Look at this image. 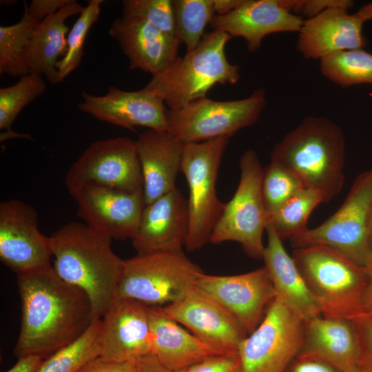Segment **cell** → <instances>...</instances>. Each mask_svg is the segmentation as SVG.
Wrapping results in <instances>:
<instances>
[{
  "instance_id": "1",
  "label": "cell",
  "mask_w": 372,
  "mask_h": 372,
  "mask_svg": "<svg viewBox=\"0 0 372 372\" xmlns=\"http://www.w3.org/2000/svg\"><path fill=\"white\" fill-rule=\"evenodd\" d=\"M21 330L13 353L44 358L79 338L94 320L87 295L51 265L17 275Z\"/></svg>"
},
{
  "instance_id": "2",
  "label": "cell",
  "mask_w": 372,
  "mask_h": 372,
  "mask_svg": "<svg viewBox=\"0 0 372 372\" xmlns=\"http://www.w3.org/2000/svg\"><path fill=\"white\" fill-rule=\"evenodd\" d=\"M49 238L54 271L87 295L94 320L101 319L118 298L123 268L112 239L79 222L63 225Z\"/></svg>"
},
{
  "instance_id": "3",
  "label": "cell",
  "mask_w": 372,
  "mask_h": 372,
  "mask_svg": "<svg viewBox=\"0 0 372 372\" xmlns=\"http://www.w3.org/2000/svg\"><path fill=\"white\" fill-rule=\"evenodd\" d=\"M271 161L282 165L304 188L320 192L329 203L344 186L343 132L327 118L307 116L274 145Z\"/></svg>"
},
{
  "instance_id": "4",
  "label": "cell",
  "mask_w": 372,
  "mask_h": 372,
  "mask_svg": "<svg viewBox=\"0 0 372 372\" xmlns=\"http://www.w3.org/2000/svg\"><path fill=\"white\" fill-rule=\"evenodd\" d=\"M291 256L322 316L353 321L372 313L367 268L324 245L293 249Z\"/></svg>"
},
{
  "instance_id": "5",
  "label": "cell",
  "mask_w": 372,
  "mask_h": 372,
  "mask_svg": "<svg viewBox=\"0 0 372 372\" xmlns=\"http://www.w3.org/2000/svg\"><path fill=\"white\" fill-rule=\"evenodd\" d=\"M231 38L217 30L205 33L194 50L152 76L145 87L161 97L169 110H174L206 97L217 84H236L240 79V68L229 63L225 54V46Z\"/></svg>"
},
{
  "instance_id": "6",
  "label": "cell",
  "mask_w": 372,
  "mask_h": 372,
  "mask_svg": "<svg viewBox=\"0 0 372 372\" xmlns=\"http://www.w3.org/2000/svg\"><path fill=\"white\" fill-rule=\"evenodd\" d=\"M202 273L183 250L137 254L124 260L118 298L165 306L196 286Z\"/></svg>"
},
{
  "instance_id": "7",
  "label": "cell",
  "mask_w": 372,
  "mask_h": 372,
  "mask_svg": "<svg viewBox=\"0 0 372 372\" xmlns=\"http://www.w3.org/2000/svg\"><path fill=\"white\" fill-rule=\"evenodd\" d=\"M372 209V168L360 174L339 209L327 220L291 240L293 249L324 245L368 268L372 262L369 225Z\"/></svg>"
},
{
  "instance_id": "8",
  "label": "cell",
  "mask_w": 372,
  "mask_h": 372,
  "mask_svg": "<svg viewBox=\"0 0 372 372\" xmlns=\"http://www.w3.org/2000/svg\"><path fill=\"white\" fill-rule=\"evenodd\" d=\"M229 137H219L183 146L180 171L189 187V226L185 247L193 251L210 240L225 205L218 198L216 183Z\"/></svg>"
},
{
  "instance_id": "9",
  "label": "cell",
  "mask_w": 372,
  "mask_h": 372,
  "mask_svg": "<svg viewBox=\"0 0 372 372\" xmlns=\"http://www.w3.org/2000/svg\"><path fill=\"white\" fill-rule=\"evenodd\" d=\"M238 187L214 227L209 242L239 243L251 258L262 259L265 246L263 234L269 223L262 195L263 168L257 153L245 151L239 161Z\"/></svg>"
},
{
  "instance_id": "10",
  "label": "cell",
  "mask_w": 372,
  "mask_h": 372,
  "mask_svg": "<svg viewBox=\"0 0 372 372\" xmlns=\"http://www.w3.org/2000/svg\"><path fill=\"white\" fill-rule=\"evenodd\" d=\"M265 106L263 89H258L248 97L239 100L200 98L181 108L168 110V133L183 144L230 138L240 130L253 125Z\"/></svg>"
},
{
  "instance_id": "11",
  "label": "cell",
  "mask_w": 372,
  "mask_h": 372,
  "mask_svg": "<svg viewBox=\"0 0 372 372\" xmlns=\"http://www.w3.org/2000/svg\"><path fill=\"white\" fill-rule=\"evenodd\" d=\"M304 338V321L276 296L238 349L242 372H285L298 355Z\"/></svg>"
},
{
  "instance_id": "12",
  "label": "cell",
  "mask_w": 372,
  "mask_h": 372,
  "mask_svg": "<svg viewBox=\"0 0 372 372\" xmlns=\"http://www.w3.org/2000/svg\"><path fill=\"white\" fill-rule=\"evenodd\" d=\"M65 184L72 196L88 184L128 192L143 191L135 141L118 136L92 143L68 169Z\"/></svg>"
},
{
  "instance_id": "13",
  "label": "cell",
  "mask_w": 372,
  "mask_h": 372,
  "mask_svg": "<svg viewBox=\"0 0 372 372\" xmlns=\"http://www.w3.org/2000/svg\"><path fill=\"white\" fill-rule=\"evenodd\" d=\"M50 238L40 232L38 214L17 199L0 203V259L18 274L50 265Z\"/></svg>"
},
{
  "instance_id": "14",
  "label": "cell",
  "mask_w": 372,
  "mask_h": 372,
  "mask_svg": "<svg viewBox=\"0 0 372 372\" xmlns=\"http://www.w3.org/2000/svg\"><path fill=\"white\" fill-rule=\"evenodd\" d=\"M196 286L225 308L247 335L260 324L276 297L265 266L237 275L216 276L203 272Z\"/></svg>"
},
{
  "instance_id": "15",
  "label": "cell",
  "mask_w": 372,
  "mask_h": 372,
  "mask_svg": "<svg viewBox=\"0 0 372 372\" xmlns=\"http://www.w3.org/2000/svg\"><path fill=\"white\" fill-rule=\"evenodd\" d=\"M206 343L225 353L238 351L247 333L218 302L197 286L176 301L156 307Z\"/></svg>"
},
{
  "instance_id": "16",
  "label": "cell",
  "mask_w": 372,
  "mask_h": 372,
  "mask_svg": "<svg viewBox=\"0 0 372 372\" xmlns=\"http://www.w3.org/2000/svg\"><path fill=\"white\" fill-rule=\"evenodd\" d=\"M72 197L85 225L116 240L133 238L146 206L143 191L128 192L94 184L84 186Z\"/></svg>"
},
{
  "instance_id": "17",
  "label": "cell",
  "mask_w": 372,
  "mask_h": 372,
  "mask_svg": "<svg viewBox=\"0 0 372 372\" xmlns=\"http://www.w3.org/2000/svg\"><path fill=\"white\" fill-rule=\"evenodd\" d=\"M81 97L78 108L99 121L130 130L144 127L169 132L168 110L164 101L145 87L126 91L110 86L104 95L95 96L82 91Z\"/></svg>"
},
{
  "instance_id": "18",
  "label": "cell",
  "mask_w": 372,
  "mask_h": 372,
  "mask_svg": "<svg viewBox=\"0 0 372 372\" xmlns=\"http://www.w3.org/2000/svg\"><path fill=\"white\" fill-rule=\"evenodd\" d=\"M101 319V358L121 362L152 354L149 307L118 298Z\"/></svg>"
},
{
  "instance_id": "19",
  "label": "cell",
  "mask_w": 372,
  "mask_h": 372,
  "mask_svg": "<svg viewBox=\"0 0 372 372\" xmlns=\"http://www.w3.org/2000/svg\"><path fill=\"white\" fill-rule=\"evenodd\" d=\"M342 6L327 8L303 21L296 48L307 59H318L347 50L364 49L365 21L356 12Z\"/></svg>"
},
{
  "instance_id": "20",
  "label": "cell",
  "mask_w": 372,
  "mask_h": 372,
  "mask_svg": "<svg viewBox=\"0 0 372 372\" xmlns=\"http://www.w3.org/2000/svg\"><path fill=\"white\" fill-rule=\"evenodd\" d=\"M189 226L187 200L175 187L145 207L133 247L137 254L183 250Z\"/></svg>"
},
{
  "instance_id": "21",
  "label": "cell",
  "mask_w": 372,
  "mask_h": 372,
  "mask_svg": "<svg viewBox=\"0 0 372 372\" xmlns=\"http://www.w3.org/2000/svg\"><path fill=\"white\" fill-rule=\"evenodd\" d=\"M299 15L287 10L280 0H243L225 15H215L210 25L231 37H242L250 52H256L267 36L298 32L303 23Z\"/></svg>"
},
{
  "instance_id": "22",
  "label": "cell",
  "mask_w": 372,
  "mask_h": 372,
  "mask_svg": "<svg viewBox=\"0 0 372 372\" xmlns=\"http://www.w3.org/2000/svg\"><path fill=\"white\" fill-rule=\"evenodd\" d=\"M109 34L118 43L130 70H141L154 76L178 57L180 43L177 39L145 21L121 16L113 21Z\"/></svg>"
},
{
  "instance_id": "23",
  "label": "cell",
  "mask_w": 372,
  "mask_h": 372,
  "mask_svg": "<svg viewBox=\"0 0 372 372\" xmlns=\"http://www.w3.org/2000/svg\"><path fill=\"white\" fill-rule=\"evenodd\" d=\"M135 142L147 205L176 187L184 144L168 132L149 129L140 134Z\"/></svg>"
},
{
  "instance_id": "24",
  "label": "cell",
  "mask_w": 372,
  "mask_h": 372,
  "mask_svg": "<svg viewBox=\"0 0 372 372\" xmlns=\"http://www.w3.org/2000/svg\"><path fill=\"white\" fill-rule=\"evenodd\" d=\"M297 357L312 359L344 372L358 365L359 349L350 320L315 317L304 322V338Z\"/></svg>"
},
{
  "instance_id": "25",
  "label": "cell",
  "mask_w": 372,
  "mask_h": 372,
  "mask_svg": "<svg viewBox=\"0 0 372 372\" xmlns=\"http://www.w3.org/2000/svg\"><path fill=\"white\" fill-rule=\"evenodd\" d=\"M152 354L170 370L184 371L223 352L149 307Z\"/></svg>"
},
{
  "instance_id": "26",
  "label": "cell",
  "mask_w": 372,
  "mask_h": 372,
  "mask_svg": "<svg viewBox=\"0 0 372 372\" xmlns=\"http://www.w3.org/2000/svg\"><path fill=\"white\" fill-rule=\"evenodd\" d=\"M266 232L267 242L262 259L272 281L276 296L292 311L307 321L320 316L319 306L302 276L271 224Z\"/></svg>"
},
{
  "instance_id": "27",
  "label": "cell",
  "mask_w": 372,
  "mask_h": 372,
  "mask_svg": "<svg viewBox=\"0 0 372 372\" xmlns=\"http://www.w3.org/2000/svg\"><path fill=\"white\" fill-rule=\"evenodd\" d=\"M83 9L75 0L69 2L42 20L33 31L26 48V59L31 73L45 76L53 84L57 83L58 58L67 50L66 34L68 18L80 14Z\"/></svg>"
},
{
  "instance_id": "28",
  "label": "cell",
  "mask_w": 372,
  "mask_h": 372,
  "mask_svg": "<svg viewBox=\"0 0 372 372\" xmlns=\"http://www.w3.org/2000/svg\"><path fill=\"white\" fill-rule=\"evenodd\" d=\"M24 1V12L19 21L0 26V74L12 77L31 73L27 59L26 48L31 35L41 22L28 11Z\"/></svg>"
},
{
  "instance_id": "29",
  "label": "cell",
  "mask_w": 372,
  "mask_h": 372,
  "mask_svg": "<svg viewBox=\"0 0 372 372\" xmlns=\"http://www.w3.org/2000/svg\"><path fill=\"white\" fill-rule=\"evenodd\" d=\"M323 203L320 192L303 188L269 216V224L282 240L291 241L308 229L310 215Z\"/></svg>"
},
{
  "instance_id": "30",
  "label": "cell",
  "mask_w": 372,
  "mask_h": 372,
  "mask_svg": "<svg viewBox=\"0 0 372 372\" xmlns=\"http://www.w3.org/2000/svg\"><path fill=\"white\" fill-rule=\"evenodd\" d=\"M322 74L339 86L372 85V53L364 49L340 52L320 61Z\"/></svg>"
},
{
  "instance_id": "31",
  "label": "cell",
  "mask_w": 372,
  "mask_h": 372,
  "mask_svg": "<svg viewBox=\"0 0 372 372\" xmlns=\"http://www.w3.org/2000/svg\"><path fill=\"white\" fill-rule=\"evenodd\" d=\"M47 85L42 75L30 73L20 77L15 84L0 89L1 141L21 137L11 130V126L22 110L41 96Z\"/></svg>"
},
{
  "instance_id": "32",
  "label": "cell",
  "mask_w": 372,
  "mask_h": 372,
  "mask_svg": "<svg viewBox=\"0 0 372 372\" xmlns=\"http://www.w3.org/2000/svg\"><path fill=\"white\" fill-rule=\"evenodd\" d=\"M172 7L175 37L189 52L199 44L216 15L213 0H172Z\"/></svg>"
},
{
  "instance_id": "33",
  "label": "cell",
  "mask_w": 372,
  "mask_h": 372,
  "mask_svg": "<svg viewBox=\"0 0 372 372\" xmlns=\"http://www.w3.org/2000/svg\"><path fill=\"white\" fill-rule=\"evenodd\" d=\"M101 319L92 322L76 341L43 360L37 372H76L88 360L100 355Z\"/></svg>"
},
{
  "instance_id": "34",
  "label": "cell",
  "mask_w": 372,
  "mask_h": 372,
  "mask_svg": "<svg viewBox=\"0 0 372 372\" xmlns=\"http://www.w3.org/2000/svg\"><path fill=\"white\" fill-rule=\"evenodd\" d=\"M103 1V0L88 1L87 6L83 7L79 18L69 31L66 52L56 65L57 83L63 81L81 65L85 38L91 27L99 19L101 6Z\"/></svg>"
},
{
  "instance_id": "35",
  "label": "cell",
  "mask_w": 372,
  "mask_h": 372,
  "mask_svg": "<svg viewBox=\"0 0 372 372\" xmlns=\"http://www.w3.org/2000/svg\"><path fill=\"white\" fill-rule=\"evenodd\" d=\"M261 187L263 202L269 216L304 188L293 173L274 161H271L263 169Z\"/></svg>"
},
{
  "instance_id": "36",
  "label": "cell",
  "mask_w": 372,
  "mask_h": 372,
  "mask_svg": "<svg viewBox=\"0 0 372 372\" xmlns=\"http://www.w3.org/2000/svg\"><path fill=\"white\" fill-rule=\"evenodd\" d=\"M122 4V17L145 21L176 37L172 0H124Z\"/></svg>"
},
{
  "instance_id": "37",
  "label": "cell",
  "mask_w": 372,
  "mask_h": 372,
  "mask_svg": "<svg viewBox=\"0 0 372 372\" xmlns=\"http://www.w3.org/2000/svg\"><path fill=\"white\" fill-rule=\"evenodd\" d=\"M351 322L358 343V365L372 372V313Z\"/></svg>"
},
{
  "instance_id": "38",
  "label": "cell",
  "mask_w": 372,
  "mask_h": 372,
  "mask_svg": "<svg viewBox=\"0 0 372 372\" xmlns=\"http://www.w3.org/2000/svg\"><path fill=\"white\" fill-rule=\"evenodd\" d=\"M281 4L289 12L308 18L313 17L328 8L342 6L351 9L354 1L351 0H280Z\"/></svg>"
},
{
  "instance_id": "39",
  "label": "cell",
  "mask_w": 372,
  "mask_h": 372,
  "mask_svg": "<svg viewBox=\"0 0 372 372\" xmlns=\"http://www.w3.org/2000/svg\"><path fill=\"white\" fill-rule=\"evenodd\" d=\"M184 372H242L238 351L218 355L198 363Z\"/></svg>"
},
{
  "instance_id": "40",
  "label": "cell",
  "mask_w": 372,
  "mask_h": 372,
  "mask_svg": "<svg viewBox=\"0 0 372 372\" xmlns=\"http://www.w3.org/2000/svg\"><path fill=\"white\" fill-rule=\"evenodd\" d=\"M137 360L110 362L95 357L85 363L76 372H136Z\"/></svg>"
},
{
  "instance_id": "41",
  "label": "cell",
  "mask_w": 372,
  "mask_h": 372,
  "mask_svg": "<svg viewBox=\"0 0 372 372\" xmlns=\"http://www.w3.org/2000/svg\"><path fill=\"white\" fill-rule=\"evenodd\" d=\"M70 0H32L27 5L28 12L41 21L47 17L54 14L66 5Z\"/></svg>"
},
{
  "instance_id": "42",
  "label": "cell",
  "mask_w": 372,
  "mask_h": 372,
  "mask_svg": "<svg viewBox=\"0 0 372 372\" xmlns=\"http://www.w3.org/2000/svg\"><path fill=\"white\" fill-rule=\"evenodd\" d=\"M285 372H342L337 368L320 361L296 357L287 366Z\"/></svg>"
},
{
  "instance_id": "43",
  "label": "cell",
  "mask_w": 372,
  "mask_h": 372,
  "mask_svg": "<svg viewBox=\"0 0 372 372\" xmlns=\"http://www.w3.org/2000/svg\"><path fill=\"white\" fill-rule=\"evenodd\" d=\"M39 355H28L18 358L17 363L6 372H37L43 362Z\"/></svg>"
},
{
  "instance_id": "44",
  "label": "cell",
  "mask_w": 372,
  "mask_h": 372,
  "mask_svg": "<svg viewBox=\"0 0 372 372\" xmlns=\"http://www.w3.org/2000/svg\"><path fill=\"white\" fill-rule=\"evenodd\" d=\"M184 371H176L169 369L152 354L138 359L136 362V372H184Z\"/></svg>"
},
{
  "instance_id": "45",
  "label": "cell",
  "mask_w": 372,
  "mask_h": 372,
  "mask_svg": "<svg viewBox=\"0 0 372 372\" xmlns=\"http://www.w3.org/2000/svg\"><path fill=\"white\" fill-rule=\"evenodd\" d=\"M243 0H213L214 9L216 15H225L237 7H238Z\"/></svg>"
},
{
  "instance_id": "46",
  "label": "cell",
  "mask_w": 372,
  "mask_h": 372,
  "mask_svg": "<svg viewBox=\"0 0 372 372\" xmlns=\"http://www.w3.org/2000/svg\"><path fill=\"white\" fill-rule=\"evenodd\" d=\"M357 12L363 18L365 22L372 21V2L362 6Z\"/></svg>"
},
{
  "instance_id": "47",
  "label": "cell",
  "mask_w": 372,
  "mask_h": 372,
  "mask_svg": "<svg viewBox=\"0 0 372 372\" xmlns=\"http://www.w3.org/2000/svg\"><path fill=\"white\" fill-rule=\"evenodd\" d=\"M369 276V300L371 308L372 310V262L370 266L367 268Z\"/></svg>"
},
{
  "instance_id": "48",
  "label": "cell",
  "mask_w": 372,
  "mask_h": 372,
  "mask_svg": "<svg viewBox=\"0 0 372 372\" xmlns=\"http://www.w3.org/2000/svg\"><path fill=\"white\" fill-rule=\"evenodd\" d=\"M369 236L370 246L372 251V209H371L370 219H369Z\"/></svg>"
},
{
  "instance_id": "49",
  "label": "cell",
  "mask_w": 372,
  "mask_h": 372,
  "mask_svg": "<svg viewBox=\"0 0 372 372\" xmlns=\"http://www.w3.org/2000/svg\"><path fill=\"white\" fill-rule=\"evenodd\" d=\"M344 372H371L367 369H366L365 368L360 366V365H358L348 371H346Z\"/></svg>"
}]
</instances>
